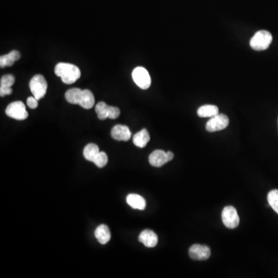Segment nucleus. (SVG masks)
Listing matches in <instances>:
<instances>
[{"label":"nucleus","instance_id":"obj_1","mask_svg":"<svg viewBox=\"0 0 278 278\" xmlns=\"http://www.w3.org/2000/svg\"><path fill=\"white\" fill-rule=\"evenodd\" d=\"M54 73L57 77H61L63 82L66 84L76 82L81 75L80 69L77 66L68 63L57 64L54 69Z\"/></svg>","mask_w":278,"mask_h":278},{"label":"nucleus","instance_id":"obj_2","mask_svg":"<svg viewBox=\"0 0 278 278\" xmlns=\"http://www.w3.org/2000/svg\"><path fill=\"white\" fill-rule=\"evenodd\" d=\"M272 35L271 33L267 31H260L254 34L251 38L250 45L251 48L257 51L265 50L269 47L272 42Z\"/></svg>","mask_w":278,"mask_h":278},{"label":"nucleus","instance_id":"obj_3","mask_svg":"<svg viewBox=\"0 0 278 278\" xmlns=\"http://www.w3.org/2000/svg\"><path fill=\"white\" fill-rule=\"evenodd\" d=\"M30 89L37 100H40L47 91V82L43 75L36 74L30 81Z\"/></svg>","mask_w":278,"mask_h":278},{"label":"nucleus","instance_id":"obj_4","mask_svg":"<svg viewBox=\"0 0 278 278\" xmlns=\"http://www.w3.org/2000/svg\"><path fill=\"white\" fill-rule=\"evenodd\" d=\"M132 79L136 85L142 90H146L151 86V77L145 68L138 67L132 71Z\"/></svg>","mask_w":278,"mask_h":278},{"label":"nucleus","instance_id":"obj_5","mask_svg":"<svg viewBox=\"0 0 278 278\" xmlns=\"http://www.w3.org/2000/svg\"><path fill=\"white\" fill-rule=\"evenodd\" d=\"M5 114L9 118L19 121L27 119L29 116L25 104L22 102H15L9 104L5 109Z\"/></svg>","mask_w":278,"mask_h":278},{"label":"nucleus","instance_id":"obj_6","mask_svg":"<svg viewBox=\"0 0 278 278\" xmlns=\"http://www.w3.org/2000/svg\"><path fill=\"white\" fill-rule=\"evenodd\" d=\"M222 220L225 227L227 228H237L240 223V217L237 209L232 206L224 207L222 212Z\"/></svg>","mask_w":278,"mask_h":278},{"label":"nucleus","instance_id":"obj_7","mask_svg":"<svg viewBox=\"0 0 278 278\" xmlns=\"http://www.w3.org/2000/svg\"><path fill=\"white\" fill-rule=\"evenodd\" d=\"M229 122H230V121H229L228 117L227 115L218 114L208 120L207 125H206V129L208 132H215L223 130L228 126Z\"/></svg>","mask_w":278,"mask_h":278},{"label":"nucleus","instance_id":"obj_8","mask_svg":"<svg viewBox=\"0 0 278 278\" xmlns=\"http://www.w3.org/2000/svg\"><path fill=\"white\" fill-rule=\"evenodd\" d=\"M189 254L193 260L204 261L209 258L211 251L209 247L205 245L193 244L189 248Z\"/></svg>","mask_w":278,"mask_h":278},{"label":"nucleus","instance_id":"obj_9","mask_svg":"<svg viewBox=\"0 0 278 278\" xmlns=\"http://www.w3.org/2000/svg\"><path fill=\"white\" fill-rule=\"evenodd\" d=\"M139 242L142 243L146 247H155L157 245L159 238L155 232L150 230H144L139 237Z\"/></svg>","mask_w":278,"mask_h":278},{"label":"nucleus","instance_id":"obj_10","mask_svg":"<svg viewBox=\"0 0 278 278\" xmlns=\"http://www.w3.org/2000/svg\"><path fill=\"white\" fill-rule=\"evenodd\" d=\"M111 137L116 141H129L132 137V133L125 125H117L113 128L111 132Z\"/></svg>","mask_w":278,"mask_h":278},{"label":"nucleus","instance_id":"obj_11","mask_svg":"<svg viewBox=\"0 0 278 278\" xmlns=\"http://www.w3.org/2000/svg\"><path fill=\"white\" fill-rule=\"evenodd\" d=\"M148 161L151 166L154 167H161L164 166L169 162L168 159L167 152L162 150H155L151 155H149Z\"/></svg>","mask_w":278,"mask_h":278},{"label":"nucleus","instance_id":"obj_12","mask_svg":"<svg viewBox=\"0 0 278 278\" xmlns=\"http://www.w3.org/2000/svg\"><path fill=\"white\" fill-rule=\"evenodd\" d=\"M15 77L13 75H4L0 80V96L4 97L9 95L13 92L11 87L14 84Z\"/></svg>","mask_w":278,"mask_h":278},{"label":"nucleus","instance_id":"obj_13","mask_svg":"<svg viewBox=\"0 0 278 278\" xmlns=\"http://www.w3.org/2000/svg\"><path fill=\"white\" fill-rule=\"evenodd\" d=\"M95 99L89 90H82L79 96L78 104L84 109H91L95 106Z\"/></svg>","mask_w":278,"mask_h":278},{"label":"nucleus","instance_id":"obj_14","mask_svg":"<svg viewBox=\"0 0 278 278\" xmlns=\"http://www.w3.org/2000/svg\"><path fill=\"white\" fill-rule=\"evenodd\" d=\"M127 204H129L132 208L143 210L146 207V202L142 196L138 194H129L127 196Z\"/></svg>","mask_w":278,"mask_h":278},{"label":"nucleus","instance_id":"obj_15","mask_svg":"<svg viewBox=\"0 0 278 278\" xmlns=\"http://www.w3.org/2000/svg\"><path fill=\"white\" fill-rule=\"evenodd\" d=\"M95 236L98 242L101 244H106L111 240V233L110 230L106 225H100L98 228L95 230Z\"/></svg>","mask_w":278,"mask_h":278},{"label":"nucleus","instance_id":"obj_16","mask_svg":"<svg viewBox=\"0 0 278 278\" xmlns=\"http://www.w3.org/2000/svg\"><path fill=\"white\" fill-rule=\"evenodd\" d=\"M20 58V52L13 50L9 54L1 56L0 57V67L3 68L5 67L13 66L15 61H18Z\"/></svg>","mask_w":278,"mask_h":278},{"label":"nucleus","instance_id":"obj_17","mask_svg":"<svg viewBox=\"0 0 278 278\" xmlns=\"http://www.w3.org/2000/svg\"><path fill=\"white\" fill-rule=\"evenodd\" d=\"M150 141V136L146 129H142L133 137V143L139 148H144Z\"/></svg>","mask_w":278,"mask_h":278},{"label":"nucleus","instance_id":"obj_18","mask_svg":"<svg viewBox=\"0 0 278 278\" xmlns=\"http://www.w3.org/2000/svg\"><path fill=\"white\" fill-rule=\"evenodd\" d=\"M218 114H219V108L216 105H211V104L201 106L197 110V114L200 118H212Z\"/></svg>","mask_w":278,"mask_h":278},{"label":"nucleus","instance_id":"obj_19","mask_svg":"<svg viewBox=\"0 0 278 278\" xmlns=\"http://www.w3.org/2000/svg\"><path fill=\"white\" fill-rule=\"evenodd\" d=\"M99 153H100V150L98 145L93 143L87 144L83 151V155L85 159L92 162H95V159Z\"/></svg>","mask_w":278,"mask_h":278},{"label":"nucleus","instance_id":"obj_20","mask_svg":"<svg viewBox=\"0 0 278 278\" xmlns=\"http://www.w3.org/2000/svg\"><path fill=\"white\" fill-rule=\"evenodd\" d=\"M109 107L105 102H101L97 104L95 107L98 118L100 120H105L108 118Z\"/></svg>","mask_w":278,"mask_h":278},{"label":"nucleus","instance_id":"obj_21","mask_svg":"<svg viewBox=\"0 0 278 278\" xmlns=\"http://www.w3.org/2000/svg\"><path fill=\"white\" fill-rule=\"evenodd\" d=\"M82 90L80 88H71L65 93V98L68 102L73 104H78L79 96Z\"/></svg>","mask_w":278,"mask_h":278},{"label":"nucleus","instance_id":"obj_22","mask_svg":"<svg viewBox=\"0 0 278 278\" xmlns=\"http://www.w3.org/2000/svg\"><path fill=\"white\" fill-rule=\"evenodd\" d=\"M268 201L270 207L278 214V189H274L268 193Z\"/></svg>","mask_w":278,"mask_h":278},{"label":"nucleus","instance_id":"obj_23","mask_svg":"<svg viewBox=\"0 0 278 278\" xmlns=\"http://www.w3.org/2000/svg\"><path fill=\"white\" fill-rule=\"evenodd\" d=\"M107 161H108V158H107V154L105 152H100L95 159L94 163L98 168H103L107 165Z\"/></svg>","mask_w":278,"mask_h":278},{"label":"nucleus","instance_id":"obj_24","mask_svg":"<svg viewBox=\"0 0 278 278\" xmlns=\"http://www.w3.org/2000/svg\"><path fill=\"white\" fill-rule=\"evenodd\" d=\"M120 113L121 112H120L119 108L113 107V106H110V107H109L108 118L116 119V118L119 117Z\"/></svg>","mask_w":278,"mask_h":278},{"label":"nucleus","instance_id":"obj_25","mask_svg":"<svg viewBox=\"0 0 278 278\" xmlns=\"http://www.w3.org/2000/svg\"><path fill=\"white\" fill-rule=\"evenodd\" d=\"M38 101L35 97H30V98H27V105L31 109H35L38 106Z\"/></svg>","mask_w":278,"mask_h":278},{"label":"nucleus","instance_id":"obj_26","mask_svg":"<svg viewBox=\"0 0 278 278\" xmlns=\"http://www.w3.org/2000/svg\"><path fill=\"white\" fill-rule=\"evenodd\" d=\"M168 159H169V162L173 160V157H174V155H173L172 152H167Z\"/></svg>","mask_w":278,"mask_h":278},{"label":"nucleus","instance_id":"obj_27","mask_svg":"<svg viewBox=\"0 0 278 278\" xmlns=\"http://www.w3.org/2000/svg\"></svg>","mask_w":278,"mask_h":278}]
</instances>
